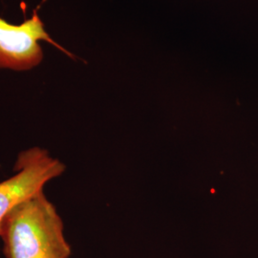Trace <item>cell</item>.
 Masks as SVG:
<instances>
[{
	"instance_id": "obj_1",
	"label": "cell",
	"mask_w": 258,
	"mask_h": 258,
	"mask_svg": "<svg viewBox=\"0 0 258 258\" xmlns=\"http://www.w3.org/2000/svg\"><path fill=\"white\" fill-rule=\"evenodd\" d=\"M6 258H69L71 247L54 204L40 190L18 204L0 230Z\"/></svg>"
},
{
	"instance_id": "obj_2",
	"label": "cell",
	"mask_w": 258,
	"mask_h": 258,
	"mask_svg": "<svg viewBox=\"0 0 258 258\" xmlns=\"http://www.w3.org/2000/svg\"><path fill=\"white\" fill-rule=\"evenodd\" d=\"M14 170V175L0 182V230L6 215L18 204L44 190L47 183L62 175L65 166L46 149L33 147L19 153Z\"/></svg>"
},
{
	"instance_id": "obj_3",
	"label": "cell",
	"mask_w": 258,
	"mask_h": 258,
	"mask_svg": "<svg viewBox=\"0 0 258 258\" xmlns=\"http://www.w3.org/2000/svg\"><path fill=\"white\" fill-rule=\"evenodd\" d=\"M39 41H47L74 57L48 35L37 14L19 25L0 19V68L25 71L37 66L43 58Z\"/></svg>"
}]
</instances>
